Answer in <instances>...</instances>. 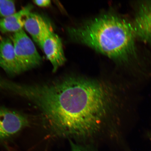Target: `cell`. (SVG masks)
<instances>
[{
    "instance_id": "2",
    "label": "cell",
    "mask_w": 151,
    "mask_h": 151,
    "mask_svg": "<svg viewBox=\"0 0 151 151\" xmlns=\"http://www.w3.org/2000/svg\"><path fill=\"white\" fill-rule=\"evenodd\" d=\"M69 32L73 39L128 68L134 82L151 78L150 56L136 37L131 20L103 15Z\"/></svg>"
},
{
    "instance_id": "10",
    "label": "cell",
    "mask_w": 151,
    "mask_h": 151,
    "mask_svg": "<svg viewBox=\"0 0 151 151\" xmlns=\"http://www.w3.org/2000/svg\"><path fill=\"white\" fill-rule=\"evenodd\" d=\"M16 12L15 1L12 0H0V17H6Z\"/></svg>"
},
{
    "instance_id": "8",
    "label": "cell",
    "mask_w": 151,
    "mask_h": 151,
    "mask_svg": "<svg viewBox=\"0 0 151 151\" xmlns=\"http://www.w3.org/2000/svg\"><path fill=\"white\" fill-rule=\"evenodd\" d=\"M33 8L32 5L29 4L14 14L0 19V31L4 33H15L22 29L26 18Z\"/></svg>"
},
{
    "instance_id": "5",
    "label": "cell",
    "mask_w": 151,
    "mask_h": 151,
    "mask_svg": "<svg viewBox=\"0 0 151 151\" xmlns=\"http://www.w3.org/2000/svg\"><path fill=\"white\" fill-rule=\"evenodd\" d=\"M25 115L17 111L0 107V139L18 133L29 125Z\"/></svg>"
},
{
    "instance_id": "1",
    "label": "cell",
    "mask_w": 151,
    "mask_h": 151,
    "mask_svg": "<svg viewBox=\"0 0 151 151\" xmlns=\"http://www.w3.org/2000/svg\"><path fill=\"white\" fill-rule=\"evenodd\" d=\"M135 87L71 76L37 83L30 101L50 135L76 142L121 138L134 108Z\"/></svg>"
},
{
    "instance_id": "6",
    "label": "cell",
    "mask_w": 151,
    "mask_h": 151,
    "mask_svg": "<svg viewBox=\"0 0 151 151\" xmlns=\"http://www.w3.org/2000/svg\"><path fill=\"white\" fill-rule=\"evenodd\" d=\"M39 45L51 63L53 72H56L66 60L61 39L51 29L41 40Z\"/></svg>"
},
{
    "instance_id": "9",
    "label": "cell",
    "mask_w": 151,
    "mask_h": 151,
    "mask_svg": "<svg viewBox=\"0 0 151 151\" xmlns=\"http://www.w3.org/2000/svg\"><path fill=\"white\" fill-rule=\"evenodd\" d=\"M24 27L38 45L47 32L51 29L50 25L42 17L32 12L26 17Z\"/></svg>"
},
{
    "instance_id": "11",
    "label": "cell",
    "mask_w": 151,
    "mask_h": 151,
    "mask_svg": "<svg viewBox=\"0 0 151 151\" xmlns=\"http://www.w3.org/2000/svg\"><path fill=\"white\" fill-rule=\"evenodd\" d=\"M71 151H98L92 143L76 142L69 140Z\"/></svg>"
},
{
    "instance_id": "3",
    "label": "cell",
    "mask_w": 151,
    "mask_h": 151,
    "mask_svg": "<svg viewBox=\"0 0 151 151\" xmlns=\"http://www.w3.org/2000/svg\"><path fill=\"white\" fill-rule=\"evenodd\" d=\"M12 40L17 58L23 72L40 65L42 58L33 41L23 29L14 33Z\"/></svg>"
},
{
    "instance_id": "13",
    "label": "cell",
    "mask_w": 151,
    "mask_h": 151,
    "mask_svg": "<svg viewBox=\"0 0 151 151\" xmlns=\"http://www.w3.org/2000/svg\"><path fill=\"white\" fill-rule=\"evenodd\" d=\"M150 137H151V133L150 134Z\"/></svg>"
},
{
    "instance_id": "7",
    "label": "cell",
    "mask_w": 151,
    "mask_h": 151,
    "mask_svg": "<svg viewBox=\"0 0 151 151\" xmlns=\"http://www.w3.org/2000/svg\"><path fill=\"white\" fill-rule=\"evenodd\" d=\"M0 67L11 76L23 72L15 53L12 40L7 37L0 42Z\"/></svg>"
},
{
    "instance_id": "4",
    "label": "cell",
    "mask_w": 151,
    "mask_h": 151,
    "mask_svg": "<svg viewBox=\"0 0 151 151\" xmlns=\"http://www.w3.org/2000/svg\"><path fill=\"white\" fill-rule=\"evenodd\" d=\"M134 16L131 21L136 37L151 50V0H141L133 4Z\"/></svg>"
},
{
    "instance_id": "12",
    "label": "cell",
    "mask_w": 151,
    "mask_h": 151,
    "mask_svg": "<svg viewBox=\"0 0 151 151\" xmlns=\"http://www.w3.org/2000/svg\"><path fill=\"white\" fill-rule=\"evenodd\" d=\"M35 5L41 7H47L51 4L50 0H35L33 1Z\"/></svg>"
}]
</instances>
